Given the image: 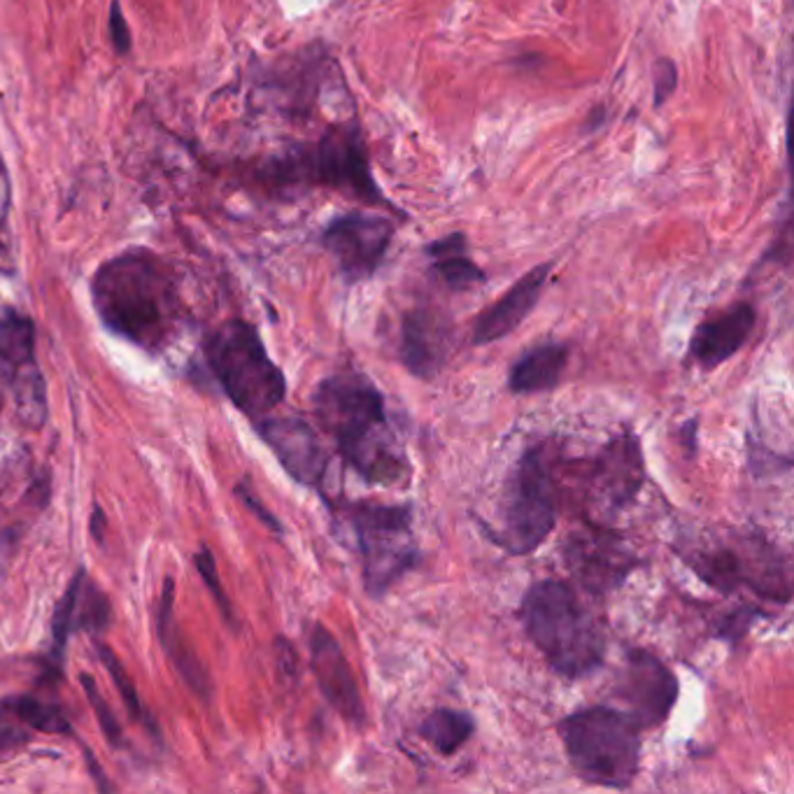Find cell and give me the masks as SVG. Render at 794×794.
I'll return each instance as SVG.
<instances>
[{"instance_id": "4", "label": "cell", "mask_w": 794, "mask_h": 794, "mask_svg": "<svg viewBox=\"0 0 794 794\" xmlns=\"http://www.w3.org/2000/svg\"><path fill=\"white\" fill-rule=\"evenodd\" d=\"M558 731L569 764L585 783L625 790L637 779L643 727L627 710L613 706L575 710Z\"/></svg>"}, {"instance_id": "26", "label": "cell", "mask_w": 794, "mask_h": 794, "mask_svg": "<svg viewBox=\"0 0 794 794\" xmlns=\"http://www.w3.org/2000/svg\"><path fill=\"white\" fill-rule=\"evenodd\" d=\"M96 652H98V658H101L106 671L112 676V681H114V685H117V690H119V697H122L124 706L129 708L131 718L137 720V723H147V713H145V708H143V704H141V694H137L135 683H133V679L129 676V671L124 669V664L119 662L117 654H114L106 643H101V641L96 643Z\"/></svg>"}, {"instance_id": "25", "label": "cell", "mask_w": 794, "mask_h": 794, "mask_svg": "<svg viewBox=\"0 0 794 794\" xmlns=\"http://www.w3.org/2000/svg\"><path fill=\"white\" fill-rule=\"evenodd\" d=\"M85 571L79 569L75 573V578L70 583V587L66 589V594L62 597V602L56 604L54 610V620H52V658L62 662L64 650L68 643V637L77 629V594L79 587H82L85 581Z\"/></svg>"}, {"instance_id": "11", "label": "cell", "mask_w": 794, "mask_h": 794, "mask_svg": "<svg viewBox=\"0 0 794 794\" xmlns=\"http://www.w3.org/2000/svg\"><path fill=\"white\" fill-rule=\"evenodd\" d=\"M392 238L394 227L385 217L348 212L324 229L322 245L339 262L348 283H362L381 268Z\"/></svg>"}, {"instance_id": "2", "label": "cell", "mask_w": 794, "mask_h": 794, "mask_svg": "<svg viewBox=\"0 0 794 794\" xmlns=\"http://www.w3.org/2000/svg\"><path fill=\"white\" fill-rule=\"evenodd\" d=\"M93 308L119 339L162 352L180 322V294L168 264L145 247L112 256L91 280Z\"/></svg>"}, {"instance_id": "24", "label": "cell", "mask_w": 794, "mask_h": 794, "mask_svg": "<svg viewBox=\"0 0 794 794\" xmlns=\"http://www.w3.org/2000/svg\"><path fill=\"white\" fill-rule=\"evenodd\" d=\"M12 716L24 727L45 731V734H73L68 718L64 716L62 706L49 704L37 697H16L3 704Z\"/></svg>"}, {"instance_id": "1", "label": "cell", "mask_w": 794, "mask_h": 794, "mask_svg": "<svg viewBox=\"0 0 794 794\" xmlns=\"http://www.w3.org/2000/svg\"><path fill=\"white\" fill-rule=\"evenodd\" d=\"M315 417L331 435L345 464L368 485H408L406 448L389 427L385 396L364 373H335L320 383Z\"/></svg>"}, {"instance_id": "7", "label": "cell", "mask_w": 794, "mask_h": 794, "mask_svg": "<svg viewBox=\"0 0 794 794\" xmlns=\"http://www.w3.org/2000/svg\"><path fill=\"white\" fill-rule=\"evenodd\" d=\"M335 515H341L354 533V543L362 554L364 589L368 597H385L420 562L410 506L356 501L343 504Z\"/></svg>"}, {"instance_id": "20", "label": "cell", "mask_w": 794, "mask_h": 794, "mask_svg": "<svg viewBox=\"0 0 794 794\" xmlns=\"http://www.w3.org/2000/svg\"><path fill=\"white\" fill-rule=\"evenodd\" d=\"M173 606H175V583H173V578H168L164 585V592H162V602H158V610H156L158 641H162L166 654L175 664V669L180 671L185 683L198 694V697L206 699V697H210V676L203 669V664L198 662L194 650L183 639V633L177 631Z\"/></svg>"}, {"instance_id": "5", "label": "cell", "mask_w": 794, "mask_h": 794, "mask_svg": "<svg viewBox=\"0 0 794 794\" xmlns=\"http://www.w3.org/2000/svg\"><path fill=\"white\" fill-rule=\"evenodd\" d=\"M203 352L231 404L254 422L285 401V373L271 360L260 331L250 322H222L208 333Z\"/></svg>"}, {"instance_id": "31", "label": "cell", "mask_w": 794, "mask_h": 794, "mask_svg": "<svg viewBox=\"0 0 794 794\" xmlns=\"http://www.w3.org/2000/svg\"><path fill=\"white\" fill-rule=\"evenodd\" d=\"M235 494L238 496H241V501L252 510V512H256V518H260L266 527H271L275 533H280L283 531V527H280V522H277L275 518H273V512L271 510H266L262 504H260V499H256V494L243 483V485H238L235 487Z\"/></svg>"}, {"instance_id": "8", "label": "cell", "mask_w": 794, "mask_h": 794, "mask_svg": "<svg viewBox=\"0 0 794 794\" xmlns=\"http://www.w3.org/2000/svg\"><path fill=\"white\" fill-rule=\"evenodd\" d=\"M558 525L554 481L541 448H529L506 489L501 527L494 541L508 554H531L539 550Z\"/></svg>"}, {"instance_id": "27", "label": "cell", "mask_w": 794, "mask_h": 794, "mask_svg": "<svg viewBox=\"0 0 794 794\" xmlns=\"http://www.w3.org/2000/svg\"><path fill=\"white\" fill-rule=\"evenodd\" d=\"M82 687H85V694L87 699L96 713V720L98 725H101L106 739L112 743V746H124V731H122V725H119L114 710L110 708L108 699L101 694V690L96 687V683L91 681V676H87V673H82Z\"/></svg>"}, {"instance_id": "19", "label": "cell", "mask_w": 794, "mask_h": 794, "mask_svg": "<svg viewBox=\"0 0 794 794\" xmlns=\"http://www.w3.org/2000/svg\"><path fill=\"white\" fill-rule=\"evenodd\" d=\"M448 350V327L433 310L417 308L404 317L399 356L410 375L433 381L445 364Z\"/></svg>"}, {"instance_id": "9", "label": "cell", "mask_w": 794, "mask_h": 794, "mask_svg": "<svg viewBox=\"0 0 794 794\" xmlns=\"http://www.w3.org/2000/svg\"><path fill=\"white\" fill-rule=\"evenodd\" d=\"M285 170L291 180L324 185L360 198L368 206H387L396 212L373 180L366 141L356 124L333 126L322 135L320 143L310 152L296 156Z\"/></svg>"}, {"instance_id": "14", "label": "cell", "mask_w": 794, "mask_h": 794, "mask_svg": "<svg viewBox=\"0 0 794 794\" xmlns=\"http://www.w3.org/2000/svg\"><path fill=\"white\" fill-rule=\"evenodd\" d=\"M646 481L641 443L631 431L613 439L594 460L589 471V494L594 506L618 512L629 506Z\"/></svg>"}, {"instance_id": "28", "label": "cell", "mask_w": 794, "mask_h": 794, "mask_svg": "<svg viewBox=\"0 0 794 794\" xmlns=\"http://www.w3.org/2000/svg\"><path fill=\"white\" fill-rule=\"evenodd\" d=\"M194 564H196V569H198V575H201V578H203V583L208 585V589H210V594H212V597H214V602L217 604H220V608H222V613L227 615V620H233V615H231V606H229V599H227V594H224V589H222V581H220V573H217V564H214V558H212V552L203 545L201 550H198L196 552V558H194Z\"/></svg>"}, {"instance_id": "6", "label": "cell", "mask_w": 794, "mask_h": 794, "mask_svg": "<svg viewBox=\"0 0 794 794\" xmlns=\"http://www.w3.org/2000/svg\"><path fill=\"white\" fill-rule=\"evenodd\" d=\"M681 558L697 571L702 581L723 592L748 587L769 602L787 604L792 597L790 564L762 536L729 533L685 548Z\"/></svg>"}, {"instance_id": "22", "label": "cell", "mask_w": 794, "mask_h": 794, "mask_svg": "<svg viewBox=\"0 0 794 794\" xmlns=\"http://www.w3.org/2000/svg\"><path fill=\"white\" fill-rule=\"evenodd\" d=\"M427 254H429L435 275L441 277L445 287H450L454 291H464V289H471L475 285L485 283L483 268L475 266L468 260L466 235L460 231L433 241L427 247Z\"/></svg>"}, {"instance_id": "10", "label": "cell", "mask_w": 794, "mask_h": 794, "mask_svg": "<svg viewBox=\"0 0 794 794\" xmlns=\"http://www.w3.org/2000/svg\"><path fill=\"white\" fill-rule=\"evenodd\" d=\"M0 366L5 368L19 417L33 429L43 427L47 387L35 360V324L16 310H5L0 317Z\"/></svg>"}, {"instance_id": "18", "label": "cell", "mask_w": 794, "mask_h": 794, "mask_svg": "<svg viewBox=\"0 0 794 794\" xmlns=\"http://www.w3.org/2000/svg\"><path fill=\"white\" fill-rule=\"evenodd\" d=\"M758 312L750 304H737L710 317L692 333L690 356L702 368L713 371L737 354L756 329Z\"/></svg>"}, {"instance_id": "12", "label": "cell", "mask_w": 794, "mask_h": 794, "mask_svg": "<svg viewBox=\"0 0 794 794\" xmlns=\"http://www.w3.org/2000/svg\"><path fill=\"white\" fill-rule=\"evenodd\" d=\"M679 679L648 650H629L615 694L627 704V713L643 729L669 720L679 702Z\"/></svg>"}, {"instance_id": "29", "label": "cell", "mask_w": 794, "mask_h": 794, "mask_svg": "<svg viewBox=\"0 0 794 794\" xmlns=\"http://www.w3.org/2000/svg\"><path fill=\"white\" fill-rule=\"evenodd\" d=\"M652 85H654V108L669 101V96L676 91L679 85V70L671 58H660L652 70Z\"/></svg>"}, {"instance_id": "17", "label": "cell", "mask_w": 794, "mask_h": 794, "mask_svg": "<svg viewBox=\"0 0 794 794\" xmlns=\"http://www.w3.org/2000/svg\"><path fill=\"white\" fill-rule=\"evenodd\" d=\"M552 264H541L522 275L499 301L489 306L473 324V345H489L494 341L506 339L508 333L518 329L529 312L539 304L545 283L550 277Z\"/></svg>"}, {"instance_id": "30", "label": "cell", "mask_w": 794, "mask_h": 794, "mask_svg": "<svg viewBox=\"0 0 794 794\" xmlns=\"http://www.w3.org/2000/svg\"><path fill=\"white\" fill-rule=\"evenodd\" d=\"M108 26H110V40H112L114 52L119 56H126L133 47V37H131V29H129V22H126L122 3H119V0H112L110 3Z\"/></svg>"}, {"instance_id": "13", "label": "cell", "mask_w": 794, "mask_h": 794, "mask_svg": "<svg viewBox=\"0 0 794 794\" xmlns=\"http://www.w3.org/2000/svg\"><path fill=\"white\" fill-rule=\"evenodd\" d=\"M564 560L587 592H610L625 583L633 566H639L637 554L618 533L606 529H587L569 536Z\"/></svg>"}, {"instance_id": "21", "label": "cell", "mask_w": 794, "mask_h": 794, "mask_svg": "<svg viewBox=\"0 0 794 794\" xmlns=\"http://www.w3.org/2000/svg\"><path fill=\"white\" fill-rule=\"evenodd\" d=\"M569 348L564 343H543L525 352L510 366L508 389L512 394H536L558 387L569 364Z\"/></svg>"}, {"instance_id": "3", "label": "cell", "mask_w": 794, "mask_h": 794, "mask_svg": "<svg viewBox=\"0 0 794 794\" xmlns=\"http://www.w3.org/2000/svg\"><path fill=\"white\" fill-rule=\"evenodd\" d=\"M520 615L527 637L562 679H585L604 664V631L569 583L558 578L533 583Z\"/></svg>"}, {"instance_id": "15", "label": "cell", "mask_w": 794, "mask_h": 794, "mask_svg": "<svg viewBox=\"0 0 794 794\" xmlns=\"http://www.w3.org/2000/svg\"><path fill=\"white\" fill-rule=\"evenodd\" d=\"M256 433L273 450L277 462L296 483L320 489L329 468V454L312 427L299 417H262Z\"/></svg>"}, {"instance_id": "16", "label": "cell", "mask_w": 794, "mask_h": 794, "mask_svg": "<svg viewBox=\"0 0 794 794\" xmlns=\"http://www.w3.org/2000/svg\"><path fill=\"white\" fill-rule=\"evenodd\" d=\"M310 666L324 699L339 716L352 725L364 727L366 708L362 690L356 685L354 671L345 658L341 643L324 625H315L310 633Z\"/></svg>"}, {"instance_id": "23", "label": "cell", "mask_w": 794, "mask_h": 794, "mask_svg": "<svg viewBox=\"0 0 794 794\" xmlns=\"http://www.w3.org/2000/svg\"><path fill=\"white\" fill-rule=\"evenodd\" d=\"M473 731L475 720L468 713L454 708H435L420 725L422 739L445 758L454 756L473 737Z\"/></svg>"}, {"instance_id": "32", "label": "cell", "mask_w": 794, "mask_h": 794, "mask_svg": "<svg viewBox=\"0 0 794 794\" xmlns=\"http://www.w3.org/2000/svg\"><path fill=\"white\" fill-rule=\"evenodd\" d=\"M91 533L96 541H103V533H106V515L101 508H93V518H91Z\"/></svg>"}]
</instances>
